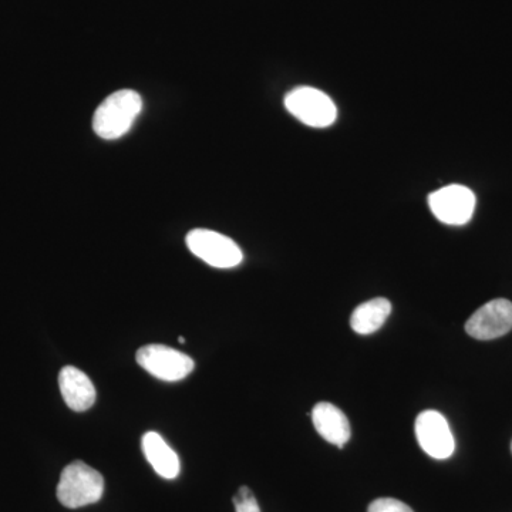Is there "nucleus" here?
<instances>
[{
	"mask_svg": "<svg viewBox=\"0 0 512 512\" xmlns=\"http://www.w3.org/2000/svg\"><path fill=\"white\" fill-rule=\"evenodd\" d=\"M187 247L192 254L214 268H235L242 262L241 248L220 232L194 229L187 235Z\"/></svg>",
	"mask_w": 512,
	"mask_h": 512,
	"instance_id": "20e7f679",
	"label": "nucleus"
},
{
	"mask_svg": "<svg viewBox=\"0 0 512 512\" xmlns=\"http://www.w3.org/2000/svg\"><path fill=\"white\" fill-rule=\"evenodd\" d=\"M312 420L316 431L330 444L342 448L352 436L348 417L333 404H316L313 407Z\"/></svg>",
	"mask_w": 512,
	"mask_h": 512,
	"instance_id": "9d476101",
	"label": "nucleus"
},
{
	"mask_svg": "<svg viewBox=\"0 0 512 512\" xmlns=\"http://www.w3.org/2000/svg\"><path fill=\"white\" fill-rule=\"evenodd\" d=\"M512 329V303L507 299H494L485 303L466 323L471 338L493 340L507 335Z\"/></svg>",
	"mask_w": 512,
	"mask_h": 512,
	"instance_id": "6e6552de",
	"label": "nucleus"
},
{
	"mask_svg": "<svg viewBox=\"0 0 512 512\" xmlns=\"http://www.w3.org/2000/svg\"><path fill=\"white\" fill-rule=\"evenodd\" d=\"M103 493V476L83 461H74L64 468L57 485V498L67 508L96 504L103 497Z\"/></svg>",
	"mask_w": 512,
	"mask_h": 512,
	"instance_id": "f03ea898",
	"label": "nucleus"
},
{
	"mask_svg": "<svg viewBox=\"0 0 512 512\" xmlns=\"http://www.w3.org/2000/svg\"><path fill=\"white\" fill-rule=\"evenodd\" d=\"M235 512H261L258 501L248 487H242L234 498Z\"/></svg>",
	"mask_w": 512,
	"mask_h": 512,
	"instance_id": "ddd939ff",
	"label": "nucleus"
},
{
	"mask_svg": "<svg viewBox=\"0 0 512 512\" xmlns=\"http://www.w3.org/2000/svg\"><path fill=\"white\" fill-rule=\"evenodd\" d=\"M416 437L420 447L436 460H446L453 456L456 441L443 414L427 410L416 420Z\"/></svg>",
	"mask_w": 512,
	"mask_h": 512,
	"instance_id": "0eeeda50",
	"label": "nucleus"
},
{
	"mask_svg": "<svg viewBox=\"0 0 512 512\" xmlns=\"http://www.w3.org/2000/svg\"><path fill=\"white\" fill-rule=\"evenodd\" d=\"M285 107L293 117L309 127L332 126L338 117V109L332 99L315 87H296L286 94Z\"/></svg>",
	"mask_w": 512,
	"mask_h": 512,
	"instance_id": "7ed1b4c3",
	"label": "nucleus"
},
{
	"mask_svg": "<svg viewBox=\"0 0 512 512\" xmlns=\"http://www.w3.org/2000/svg\"><path fill=\"white\" fill-rule=\"evenodd\" d=\"M434 217L447 225H466L476 210V195L464 185H447L429 195Z\"/></svg>",
	"mask_w": 512,
	"mask_h": 512,
	"instance_id": "423d86ee",
	"label": "nucleus"
},
{
	"mask_svg": "<svg viewBox=\"0 0 512 512\" xmlns=\"http://www.w3.org/2000/svg\"><path fill=\"white\" fill-rule=\"evenodd\" d=\"M141 447L148 463L158 476L165 480H174L180 474V458L156 431H148L144 434Z\"/></svg>",
	"mask_w": 512,
	"mask_h": 512,
	"instance_id": "9b49d317",
	"label": "nucleus"
},
{
	"mask_svg": "<svg viewBox=\"0 0 512 512\" xmlns=\"http://www.w3.org/2000/svg\"><path fill=\"white\" fill-rule=\"evenodd\" d=\"M59 387L64 403L74 412H86L96 402V387L89 376L77 367H63Z\"/></svg>",
	"mask_w": 512,
	"mask_h": 512,
	"instance_id": "1a4fd4ad",
	"label": "nucleus"
},
{
	"mask_svg": "<svg viewBox=\"0 0 512 512\" xmlns=\"http://www.w3.org/2000/svg\"><path fill=\"white\" fill-rule=\"evenodd\" d=\"M136 359L150 375L164 382H180L194 370L190 356L164 345L144 346L138 350Z\"/></svg>",
	"mask_w": 512,
	"mask_h": 512,
	"instance_id": "39448f33",
	"label": "nucleus"
},
{
	"mask_svg": "<svg viewBox=\"0 0 512 512\" xmlns=\"http://www.w3.org/2000/svg\"><path fill=\"white\" fill-rule=\"evenodd\" d=\"M143 110V100L134 90H119L97 107L93 117V130L104 140H117L126 136Z\"/></svg>",
	"mask_w": 512,
	"mask_h": 512,
	"instance_id": "f257e3e1",
	"label": "nucleus"
},
{
	"mask_svg": "<svg viewBox=\"0 0 512 512\" xmlns=\"http://www.w3.org/2000/svg\"><path fill=\"white\" fill-rule=\"evenodd\" d=\"M367 512H414L409 505L394 498H379L369 505Z\"/></svg>",
	"mask_w": 512,
	"mask_h": 512,
	"instance_id": "4468645a",
	"label": "nucleus"
},
{
	"mask_svg": "<svg viewBox=\"0 0 512 512\" xmlns=\"http://www.w3.org/2000/svg\"><path fill=\"white\" fill-rule=\"evenodd\" d=\"M392 313V303L386 298H376L357 306L350 318V326L359 335L377 332Z\"/></svg>",
	"mask_w": 512,
	"mask_h": 512,
	"instance_id": "f8f14e48",
	"label": "nucleus"
}]
</instances>
